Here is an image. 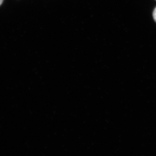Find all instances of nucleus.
<instances>
[{
	"instance_id": "nucleus-2",
	"label": "nucleus",
	"mask_w": 156,
	"mask_h": 156,
	"mask_svg": "<svg viewBox=\"0 0 156 156\" xmlns=\"http://www.w3.org/2000/svg\"><path fill=\"white\" fill-rule=\"evenodd\" d=\"M3 0H0V6L2 4Z\"/></svg>"
},
{
	"instance_id": "nucleus-1",
	"label": "nucleus",
	"mask_w": 156,
	"mask_h": 156,
	"mask_svg": "<svg viewBox=\"0 0 156 156\" xmlns=\"http://www.w3.org/2000/svg\"><path fill=\"white\" fill-rule=\"evenodd\" d=\"M153 16L154 20L156 22V7L155 9H154L153 13Z\"/></svg>"
},
{
	"instance_id": "nucleus-3",
	"label": "nucleus",
	"mask_w": 156,
	"mask_h": 156,
	"mask_svg": "<svg viewBox=\"0 0 156 156\" xmlns=\"http://www.w3.org/2000/svg\"></svg>"
}]
</instances>
